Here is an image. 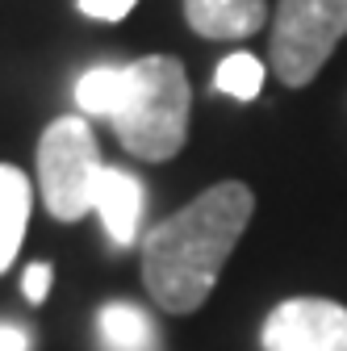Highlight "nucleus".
<instances>
[{"label": "nucleus", "mask_w": 347, "mask_h": 351, "mask_svg": "<svg viewBox=\"0 0 347 351\" xmlns=\"http://www.w3.org/2000/svg\"><path fill=\"white\" fill-rule=\"evenodd\" d=\"M143 205H147V197H143V184L134 180V176L121 171V167H101L93 209L101 213V222H105V230H109V239L117 247H130L139 239Z\"/></svg>", "instance_id": "6"}, {"label": "nucleus", "mask_w": 347, "mask_h": 351, "mask_svg": "<svg viewBox=\"0 0 347 351\" xmlns=\"http://www.w3.org/2000/svg\"><path fill=\"white\" fill-rule=\"evenodd\" d=\"M117 88H121V67H93L75 84V105L93 117H109L117 105Z\"/></svg>", "instance_id": "11"}, {"label": "nucleus", "mask_w": 347, "mask_h": 351, "mask_svg": "<svg viewBox=\"0 0 347 351\" xmlns=\"http://www.w3.org/2000/svg\"><path fill=\"white\" fill-rule=\"evenodd\" d=\"M193 88L184 63L171 55H143L121 67L117 105L109 113L117 143L147 163L176 159L189 143Z\"/></svg>", "instance_id": "2"}, {"label": "nucleus", "mask_w": 347, "mask_h": 351, "mask_svg": "<svg viewBox=\"0 0 347 351\" xmlns=\"http://www.w3.org/2000/svg\"><path fill=\"white\" fill-rule=\"evenodd\" d=\"M347 38V0H276L272 71L289 88H306Z\"/></svg>", "instance_id": "4"}, {"label": "nucleus", "mask_w": 347, "mask_h": 351, "mask_svg": "<svg viewBox=\"0 0 347 351\" xmlns=\"http://www.w3.org/2000/svg\"><path fill=\"white\" fill-rule=\"evenodd\" d=\"M97 330L109 351H155V326L147 310H139L130 301H109L97 314Z\"/></svg>", "instance_id": "9"}, {"label": "nucleus", "mask_w": 347, "mask_h": 351, "mask_svg": "<svg viewBox=\"0 0 347 351\" xmlns=\"http://www.w3.org/2000/svg\"><path fill=\"white\" fill-rule=\"evenodd\" d=\"M264 351H347V305L289 297L264 318Z\"/></svg>", "instance_id": "5"}, {"label": "nucleus", "mask_w": 347, "mask_h": 351, "mask_svg": "<svg viewBox=\"0 0 347 351\" xmlns=\"http://www.w3.org/2000/svg\"><path fill=\"white\" fill-rule=\"evenodd\" d=\"M97 134L84 117H55L38 138V189L42 205L59 222H80L93 209L101 180Z\"/></svg>", "instance_id": "3"}, {"label": "nucleus", "mask_w": 347, "mask_h": 351, "mask_svg": "<svg viewBox=\"0 0 347 351\" xmlns=\"http://www.w3.org/2000/svg\"><path fill=\"white\" fill-rule=\"evenodd\" d=\"M0 351H29V335L21 326L0 322Z\"/></svg>", "instance_id": "14"}, {"label": "nucleus", "mask_w": 347, "mask_h": 351, "mask_svg": "<svg viewBox=\"0 0 347 351\" xmlns=\"http://www.w3.org/2000/svg\"><path fill=\"white\" fill-rule=\"evenodd\" d=\"M51 263H29V268H25V301L29 305H42V301H47V293H51Z\"/></svg>", "instance_id": "13"}, {"label": "nucleus", "mask_w": 347, "mask_h": 351, "mask_svg": "<svg viewBox=\"0 0 347 351\" xmlns=\"http://www.w3.org/2000/svg\"><path fill=\"white\" fill-rule=\"evenodd\" d=\"M29 201H34V193H29L25 171L0 163V276H5V268L21 251L25 222H29Z\"/></svg>", "instance_id": "8"}, {"label": "nucleus", "mask_w": 347, "mask_h": 351, "mask_svg": "<svg viewBox=\"0 0 347 351\" xmlns=\"http://www.w3.org/2000/svg\"><path fill=\"white\" fill-rule=\"evenodd\" d=\"M184 17L193 34L213 42H235L268 21V0H184Z\"/></svg>", "instance_id": "7"}, {"label": "nucleus", "mask_w": 347, "mask_h": 351, "mask_svg": "<svg viewBox=\"0 0 347 351\" xmlns=\"http://www.w3.org/2000/svg\"><path fill=\"white\" fill-rule=\"evenodd\" d=\"M213 84H218V93H226L235 101H255L259 88H264V63L255 55H247V51H235V55H226L218 63Z\"/></svg>", "instance_id": "10"}, {"label": "nucleus", "mask_w": 347, "mask_h": 351, "mask_svg": "<svg viewBox=\"0 0 347 351\" xmlns=\"http://www.w3.org/2000/svg\"><path fill=\"white\" fill-rule=\"evenodd\" d=\"M75 5H80L84 17H93V21H121L139 0H75Z\"/></svg>", "instance_id": "12"}, {"label": "nucleus", "mask_w": 347, "mask_h": 351, "mask_svg": "<svg viewBox=\"0 0 347 351\" xmlns=\"http://www.w3.org/2000/svg\"><path fill=\"white\" fill-rule=\"evenodd\" d=\"M255 213L243 180H222L143 234V280L167 314H193L213 293L230 251Z\"/></svg>", "instance_id": "1"}]
</instances>
